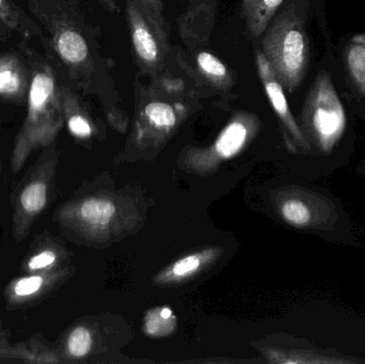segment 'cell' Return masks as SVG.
<instances>
[{"mask_svg": "<svg viewBox=\"0 0 365 364\" xmlns=\"http://www.w3.org/2000/svg\"><path fill=\"white\" fill-rule=\"evenodd\" d=\"M298 124L308 145L306 158L314 162L317 177H328L346 165L354 142L346 109L329 73L322 71L317 75Z\"/></svg>", "mask_w": 365, "mask_h": 364, "instance_id": "cell-1", "label": "cell"}, {"mask_svg": "<svg viewBox=\"0 0 365 364\" xmlns=\"http://www.w3.org/2000/svg\"><path fill=\"white\" fill-rule=\"evenodd\" d=\"M30 13L48 34L49 45L77 89L90 93L96 74L93 29L77 0H26Z\"/></svg>", "mask_w": 365, "mask_h": 364, "instance_id": "cell-2", "label": "cell"}, {"mask_svg": "<svg viewBox=\"0 0 365 364\" xmlns=\"http://www.w3.org/2000/svg\"><path fill=\"white\" fill-rule=\"evenodd\" d=\"M30 63L31 83L27 98V115L15 139L11 169L21 171L29 156L55 142L64 125L61 85L55 71L31 49H24Z\"/></svg>", "mask_w": 365, "mask_h": 364, "instance_id": "cell-3", "label": "cell"}, {"mask_svg": "<svg viewBox=\"0 0 365 364\" xmlns=\"http://www.w3.org/2000/svg\"><path fill=\"white\" fill-rule=\"evenodd\" d=\"M197 100L181 79L165 73L148 85L138 83L133 140L140 147L164 145L192 113Z\"/></svg>", "mask_w": 365, "mask_h": 364, "instance_id": "cell-4", "label": "cell"}, {"mask_svg": "<svg viewBox=\"0 0 365 364\" xmlns=\"http://www.w3.org/2000/svg\"><path fill=\"white\" fill-rule=\"evenodd\" d=\"M307 1L289 0L264 32L262 51L287 93L300 87L308 71Z\"/></svg>", "mask_w": 365, "mask_h": 364, "instance_id": "cell-5", "label": "cell"}, {"mask_svg": "<svg viewBox=\"0 0 365 364\" xmlns=\"http://www.w3.org/2000/svg\"><path fill=\"white\" fill-rule=\"evenodd\" d=\"M277 212L292 228L334 243L353 239L351 218L342 203L322 186H289L279 192Z\"/></svg>", "mask_w": 365, "mask_h": 364, "instance_id": "cell-6", "label": "cell"}, {"mask_svg": "<svg viewBox=\"0 0 365 364\" xmlns=\"http://www.w3.org/2000/svg\"><path fill=\"white\" fill-rule=\"evenodd\" d=\"M263 128L261 119L249 111H240L231 118L212 145L191 147L186 151L184 164L195 173L212 172L221 162L240 153Z\"/></svg>", "mask_w": 365, "mask_h": 364, "instance_id": "cell-7", "label": "cell"}, {"mask_svg": "<svg viewBox=\"0 0 365 364\" xmlns=\"http://www.w3.org/2000/svg\"><path fill=\"white\" fill-rule=\"evenodd\" d=\"M125 15L133 56L141 72L151 79L164 74L169 36L145 19L133 0H125Z\"/></svg>", "mask_w": 365, "mask_h": 364, "instance_id": "cell-8", "label": "cell"}, {"mask_svg": "<svg viewBox=\"0 0 365 364\" xmlns=\"http://www.w3.org/2000/svg\"><path fill=\"white\" fill-rule=\"evenodd\" d=\"M56 157L44 156L16 194L13 212L12 232L17 241L27 237L32 224L48 203L51 182L55 175Z\"/></svg>", "mask_w": 365, "mask_h": 364, "instance_id": "cell-9", "label": "cell"}, {"mask_svg": "<svg viewBox=\"0 0 365 364\" xmlns=\"http://www.w3.org/2000/svg\"><path fill=\"white\" fill-rule=\"evenodd\" d=\"M255 63H257L259 80L263 85L268 100L280 122L283 140H284L287 151L293 155L302 156L306 158L307 153H308V145L304 140L299 124L289 108L284 88L277 78L276 74L272 71V66L266 59L262 49L255 53Z\"/></svg>", "mask_w": 365, "mask_h": 364, "instance_id": "cell-10", "label": "cell"}, {"mask_svg": "<svg viewBox=\"0 0 365 364\" xmlns=\"http://www.w3.org/2000/svg\"><path fill=\"white\" fill-rule=\"evenodd\" d=\"M117 218L115 201L103 196L87 197L62 207L59 212L61 224L89 236L105 234Z\"/></svg>", "mask_w": 365, "mask_h": 364, "instance_id": "cell-11", "label": "cell"}, {"mask_svg": "<svg viewBox=\"0 0 365 364\" xmlns=\"http://www.w3.org/2000/svg\"><path fill=\"white\" fill-rule=\"evenodd\" d=\"M222 254L220 248L212 247L193 252L182 256L160 271L155 278L154 284L158 286H173L182 284L197 276L208 265L212 264Z\"/></svg>", "mask_w": 365, "mask_h": 364, "instance_id": "cell-12", "label": "cell"}, {"mask_svg": "<svg viewBox=\"0 0 365 364\" xmlns=\"http://www.w3.org/2000/svg\"><path fill=\"white\" fill-rule=\"evenodd\" d=\"M31 73L19 56L13 53L0 55V98L21 102L28 98Z\"/></svg>", "mask_w": 365, "mask_h": 364, "instance_id": "cell-13", "label": "cell"}, {"mask_svg": "<svg viewBox=\"0 0 365 364\" xmlns=\"http://www.w3.org/2000/svg\"><path fill=\"white\" fill-rule=\"evenodd\" d=\"M347 83L358 102L365 103V33L351 36L343 48Z\"/></svg>", "mask_w": 365, "mask_h": 364, "instance_id": "cell-14", "label": "cell"}, {"mask_svg": "<svg viewBox=\"0 0 365 364\" xmlns=\"http://www.w3.org/2000/svg\"><path fill=\"white\" fill-rule=\"evenodd\" d=\"M61 95L64 123L68 126V132L81 140L91 139L96 132V124L81 98L63 85H61Z\"/></svg>", "mask_w": 365, "mask_h": 364, "instance_id": "cell-15", "label": "cell"}, {"mask_svg": "<svg viewBox=\"0 0 365 364\" xmlns=\"http://www.w3.org/2000/svg\"><path fill=\"white\" fill-rule=\"evenodd\" d=\"M68 275V269H56L44 273L30 274L13 281L8 288V298L12 303H23L40 296L60 279Z\"/></svg>", "mask_w": 365, "mask_h": 364, "instance_id": "cell-16", "label": "cell"}, {"mask_svg": "<svg viewBox=\"0 0 365 364\" xmlns=\"http://www.w3.org/2000/svg\"><path fill=\"white\" fill-rule=\"evenodd\" d=\"M267 357L272 363L283 364H344L364 361L351 359L331 350L322 348H294V350H268Z\"/></svg>", "mask_w": 365, "mask_h": 364, "instance_id": "cell-17", "label": "cell"}, {"mask_svg": "<svg viewBox=\"0 0 365 364\" xmlns=\"http://www.w3.org/2000/svg\"><path fill=\"white\" fill-rule=\"evenodd\" d=\"M195 68L200 77L210 87L227 91L235 85L233 71L210 51H199L195 56Z\"/></svg>", "mask_w": 365, "mask_h": 364, "instance_id": "cell-18", "label": "cell"}, {"mask_svg": "<svg viewBox=\"0 0 365 364\" xmlns=\"http://www.w3.org/2000/svg\"><path fill=\"white\" fill-rule=\"evenodd\" d=\"M284 0H242V13L252 36H263Z\"/></svg>", "mask_w": 365, "mask_h": 364, "instance_id": "cell-19", "label": "cell"}, {"mask_svg": "<svg viewBox=\"0 0 365 364\" xmlns=\"http://www.w3.org/2000/svg\"><path fill=\"white\" fill-rule=\"evenodd\" d=\"M0 21L23 38L44 36L40 25L19 8L13 0H0Z\"/></svg>", "mask_w": 365, "mask_h": 364, "instance_id": "cell-20", "label": "cell"}, {"mask_svg": "<svg viewBox=\"0 0 365 364\" xmlns=\"http://www.w3.org/2000/svg\"><path fill=\"white\" fill-rule=\"evenodd\" d=\"M143 331L150 338H166L177 329L178 318L168 307H156L147 312L143 321Z\"/></svg>", "mask_w": 365, "mask_h": 364, "instance_id": "cell-21", "label": "cell"}, {"mask_svg": "<svg viewBox=\"0 0 365 364\" xmlns=\"http://www.w3.org/2000/svg\"><path fill=\"white\" fill-rule=\"evenodd\" d=\"M93 336L86 326H77L68 333L66 339V353L73 359H83L91 353Z\"/></svg>", "mask_w": 365, "mask_h": 364, "instance_id": "cell-22", "label": "cell"}, {"mask_svg": "<svg viewBox=\"0 0 365 364\" xmlns=\"http://www.w3.org/2000/svg\"><path fill=\"white\" fill-rule=\"evenodd\" d=\"M137 8L160 32L169 36V25L165 16L164 0H133Z\"/></svg>", "mask_w": 365, "mask_h": 364, "instance_id": "cell-23", "label": "cell"}, {"mask_svg": "<svg viewBox=\"0 0 365 364\" xmlns=\"http://www.w3.org/2000/svg\"><path fill=\"white\" fill-rule=\"evenodd\" d=\"M59 254L51 248L41 250L27 261L26 269L28 273H44L57 269Z\"/></svg>", "mask_w": 365, "mask_h": 364, "instance_id": "cell-24", "label": "cell"}, {"mask_svg": "<svg viewBox=\"0 0 365 364\" xmlns=\"http://www.w3.org/2000/svg\"><path fill=\"white\" fill-rule=\"evenodd\" d=\"M100 6L104 9L105 11L109 13H119L120 8L118 6L117 0H98Z\"/></svg>", "mask_w": 365, "mask_h": 364, "instance_id": "cell-25", "label": "cell"}, {"mask_svg": "<svg viewBox=\"0 0 365 364\" xmlns=\"http://www.w3.org/2000/svg\"><path fill=\"white\" fill-rule=\"evenodd\" d=\"M357 171L365 177V160H362L361 164L357 167Z\"/></svg>", "mask_w": 365, "mask_h": 364, "instance_id": "cell-26", "label": "cell"}, {"mask_svg": "<svg viewBox=\"0 0 365 364\" xmlns=\"http://www.w3.org/2000/svg\"><path fill=\"white\" fill-rule=\"evenodd\" d=\"M189 1H190V4H199V2H201L202 0H189Z\"/></svg>", "mask_w": 365, "mask_h": 364, "instance_id": "cell-27", "label": "cell"}, {"mask_svg": "<svg viewBox=\"0 0 365 364\" xmlns=\"http://www.w3.org/2000/svg\"><path fill=\"white\" fill-rule=\"evenodd\" d=\"M0 172H1V162H0Z\"/></svg>", "mask_w": 365, "mask_h": 364, "instance_id": "cell-28", "label": "cell"}]
</instances>
